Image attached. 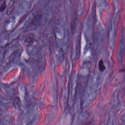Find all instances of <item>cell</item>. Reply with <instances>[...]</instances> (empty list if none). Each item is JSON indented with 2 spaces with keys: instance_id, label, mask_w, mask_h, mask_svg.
Masks as SVG:
<instances>
[{
  "instance_id": "277c9868",
  "label": "cell",
  "mask_w": 125,
  "mask_h": 125,
  "mask_svg": "<svg viewBox=\"0 0 125 125\" xmlns=\"http://www.w3.org/2000/svg\"><path fill=\"white\" fill-rule=\"evenodd\" d=\"M99 68L102 71H103L105 70V66H104V64H103V62L102 60H101L100 62V63H99Z\"/></svg>"
},
{
  "instance_id": "3957f363",
  "label": "cell",
  "mask_w": 125,
  "mask_h": 125,
  "mask_svg": "<svg viewBox=\"0 0 125 125\" xmlns=\"http://www.w3.org/2000/svg\"><path fill=\"white\" fill-rule=\"evenodd\" d=\"M7 4L6 2L5 1H4L2 3L0 7V11L1 12H3L5 9H6V7Z\"/></svg>"
},
{
  "instance_id": "6da1fadb",
  "label": "cell",
  "mask_w": 125,
  "mask_h": 125,
  "mask_svg": "<svg viewBox=\"0 0 125 125\" xmlns=\"http://www.w3.org/2000/svg\"><path fill=\"white\" fill-rule=\"evenodd\" d=\"M34 39V36L33 34L30 33L28 34L25 39V44L27 46L31 45L33 43Z\"/></svg>"
},
{
  "instance_id": "7a4b0ae2",
  "label": "cell",
  "mask_w": 125,
  "mask_h": 125,
  "mask_svg": "<svg viewBox=\"0 0 125 125\" xmlns=\"http://www.w3.org/2000/svg\"><path fill=\"white\" fill-rule=\"evenodd\" d=\"M41 18H42V16L41 15H37L32 20L31 24L34 26L39 25L40 23Z\"/></svg>"
}]
</instances>
